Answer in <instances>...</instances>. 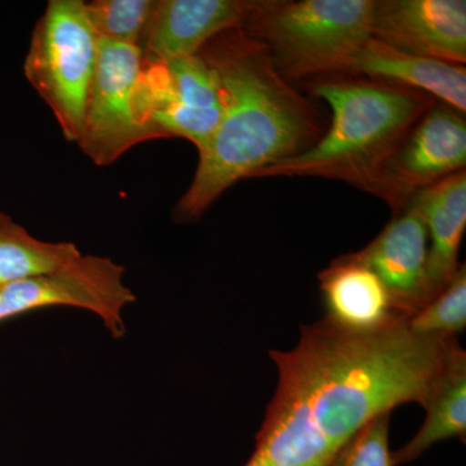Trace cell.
<instances>
[{
	"instance_id": "obj_13",
	"label": "cell",
	"mask_w": 466,
	"mask_h": 466,
	"mask_svg": "<svg viewBox=\"0 0 466 466\" xmlns=\"http://www.w3.org/2000/svg\"><path fill=\"white\" fill-rule=\"evenodd\" d=\"M345 73L422 92L460 115L466 112L464 66L408 54L372 36L352 56Z\"/></svg>"
},
{
	"instance_id": "obj_1",
	"label": "cell",
	"mask_w": 466,
	"mask_h": 466,
	"mask_svg": "<svg viewBox=\"0 0 466 466\" xmlns=\"http://www.w3.org/2000/svg\"><path fill=\"white\" fill-rule=\"evenodd\" d=\"M452 339L416 336L407 319L370 332L325 317L302 327L296 348L269 350L278 388L245 466H325L376 416L424 406Z\"/></svg>"
},
{
	"instance_id": "obj_2",
	"label": "cell",
	"mask_w": 466,
	"mask_h": 466,
	"mask_svg": "<svg viewBox=\"0 0 466 466\" xmlns=\"http://www.w3.org/2000/svg\"><path fill=\"white\" fill-rule=\"evenodd\" d=\"M198 55L216 72L223 115L175 208L180 223L198 219L233 184L309 149L324 134L315 106L244 27L219 34Z\"/></svg>"
},
{
	"instance_id": "obj_14",
	"label": "cell",
	"mask_w": 466,
	"mask_h": 466,
	"mask_svg": "<svg viewBox=\"0 0 466 466\" xmlns=\"http://www.w3.org/2000/svg\"><path fill=\"white\" fill-rule=\"evenodd\" d=\"M410 205L424 220L428 240L429 300L459 271V250L466 228V173L460 171L417 191Z\"/></svg>"
},
{
	"instance_id": "obj_8",
	"label": "cell",
	"mask_w": 466,
	"mask_h": 466,
	"mask_svg": "<svg viewBox=\"0 0 466 466\" xmlns=\"http://www.w3.org/2000/svg\"><path fill=\"white\" fill-rule=\"evenodd\" d=\"M140 96L147 118L162 139L183 137L195 144L198 152L222 119L218 76L198 54L167 63L144 58Z\"/></svg>"
},
{
	"instance_id": "obj_11",
	"label": "cell",
	"mask_w": 466,
	"mask_h": 466,
	"mask_svg": "<svg viewBox=\"0 0 466 466\" xmlns=\"http://www.w3.org/2000/svg\"><path fill=\"white\" fill-rule=\"evenodd\" d=\"M428 242L424 220L407 205L375 240L348 256L382 281L395 309L408 320L429 302Z\"/></svg>"
},
{
	"instance_id": "obj_10",
	"label": "cell",
	"mask_w": 466,
	"mask_h": 466,
	"mask_svg": "<svg viewBox=\"0 0 466 466\" xmlns=\"http://www.w3.org/2000/svg\"><path fill=\"white\" fill-rule=\"evenodd\" d=\"M372 36L408 54L464 66L466 2L375 0Z\"/></svg>"
},
{
	"instance_id": "obj_19",
	"label": "cell",
	"mask_w": 466,
	"mask_h": 466,
	"mask_svg": "<svg viewBox=\"0 0 466 466\" xmlns=\"http://www.w3.org/2000/svg\"><path fill=\"white\" fill-rule=\"evenodd\" d=\"M408 329L416 336L458 337L466 328V267L459 271L417 314L407 320Z\"/></svg>"
},
{
	"instance_id": "obj_20",
	"label": "cell",
	"mask_w": 466,
	"mask_h": 466,
	"mask_svg": "<svg viewBox=\"0 0 466 466\" xmlns=\"http://www.w3.org/2000/svg\"><path fill=\"white\" fill-rule=\"evenodd\" d=\"M391 413L370 420L325 466H394L389 449Z\"/></svg>"
},
{
	"instance_id": "obj_12",
	"label": "cell",
	"mask_w": 466,
	"mask_h": 466,
	"mask_svg": "<svg viewBox=\"0 0 466 466\" xmlns=\"http://www.w3.org/2000/svg\"><path fill=\"white\" fill-rule=\"evenodd\" d=\"M257 0H157L142 52L156 63L195 56L211 39L244 25Z\"/></svg>"
},
{
	"instance_id": "obj_7",
	"label": "cell",
	"mask_w": 466,
	"mask_h": 466,
	"mask_svg": "<svg viewBox=\"0 0 466 466\" xmlns=\"http://www.w3.org/2000/svg\"><path fill=\"white\" fill-rule=\"evenodd\" d=\"M125 267L108 257L81 256L55 271L0 287V321L36 309L75 308L96 315L115 339L127 332L124 309L137 296Z\"/></svg>"
},
{
	"instance_id": "obj_17",
	"label": "cell",
	"mask_w": 466,
	"mask_h": 466,
	"mask_svg": "<svg viewBox=\"0 0 466 466\" xmlns=\"http://www.w3.org/2000/svg\"><path fill=\"white\" fill-rule=\"evenodd\" d=\"M81 254L73 242L34 238L25 227L0 211V287L55 271Z\"/></svg>"
},
{
	"instance_id": "obj_6",
	"label": "cell",
	"mask_w": 466,
	"mask_h": 466,
	"mask_svg": "<svg viewBox=\"0 0 466 466\" xmlns=\"http://www.w3.org/2000/svg\"><path fill=\"white\" fill-rule=\"evenodd\" d=\"M142 48L99 39L79 148L97 167H108L135 146L162 139L140 100Z\"/></svg>"
},
{
	"instance_id": "obj_4",
	"label": "cell",
	"mask_w": 466,
	"mask_h": 466,
	"mask_svg": "<svg viewBox=\"0 0 466 466\" xmlns=\"http://www.w3.org/2000/svg\"><path fill=\"white\" fill-rule=\"evenodd\" d=\"M375 0L257 2L244 27L285 79L345 73L372 38Z\"/></svg>"
},
{
	"instance_id": "obj_16",
	"label": "cell",
	"mask_w": 466,
	"mask_h": 466,
	"mask_svg": "<svg viewBox=\"0 0 466 466\" xmlns=\"http://www.w3.org/2000/svg\"><path fill=\"white\" fill-rule=\"evenodd\" d=\"M424 424L415 437L391 453L392 465L415 461L435 443L458 438L466 441V352L458 337L450 342L446 367L437 380L424 406Z\"/></svg>"
},
{
	"instance_id": "obj_15",
	"label": "cell",
	"mask_w": 466,
	"mask_h": 466,
	"mask_svg": "<svg viewBox=\"0 0 466 466\" xmlns=\"http://www.w3.org/2000/svg\"><path fill=\"white\" fill-rule=\"evenodd\" d=\"M318 279L325 318L339 327L370 332L406 319L395 309L382 281L348 254L334 259Z\"/></svg>"
},
{
	"instance_id": "obj_18",
	"label": "cell",
	"mask_w": 466,
	"mask_h": 466,
	"mask_svg": "<svg viewBox=\"0 0 466 466\" xmlns=\"http://www.w3.org/2000/svg\"><path fill=\"white\" fill-rule=\"evenodd\" d=\"M157 0H94L85 2L97 38L142 48Z\"/></svg>"
},
{
	"instance_id": "obj_9",
	"label": "cell",
	"mask_w": 466,
	"mask_h": 466,
	"mask_svg": "<svg viewBox=\"0 0 466 466\" xmlns=\"http://www.w3.org/2000/svg\"><path fill=\"white\" fill-rule=\"evenodd\" d=\"M466 122L447 106H433L386 161L372 193L403 210L420 189L465 170Z\"/></svg>"
},
{
	"instance_id": "obj_3",
	"label": "cell",
	"mask_w": 466,
	"mask_h": 466,
	"mask_svg": "<svg viewBox=\"0 0 466 466\" xmlns=\"http://www.w3.org/2000/svg\"><path fill=\"white\" fill-rule=\"evenodd\" d=\"M332 112L314 146L254 177H319L373 191L386 161L434 100L422 92L379 81H323L312 86Z\"/></svg>"
},
{
	"instance_id": "obj_5",
	"label": "cell",
	"mask_w": 466,
	"mask_h": 466,
	"mask_svg": "<svg viewBox=\"0 0 466 466\" xmlns=\"http://www.w3.org/2000/svg\"><path fill=\"white\" fill-rule=\"evenodd\" d=\"M97 55L84 0H51L34 27L24 73L67 142L78 143L84 130Z\"/></svg>"
}]
</instances>
